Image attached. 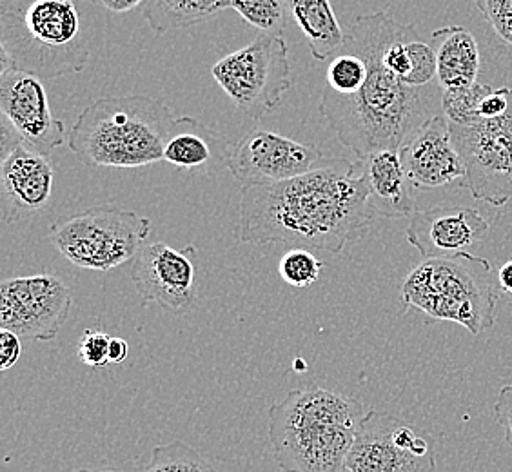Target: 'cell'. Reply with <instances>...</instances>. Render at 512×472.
I'll return each mask as SVG.
<instances>
[{"label": "cell", "mask_w": 512, "mask_h": 472, "mask_svg": "<svg viewBox=\"0 0 512 472\" xmlns=\"http://www.w3.org/2000/svg\"><path fill=\"white\" fill-rule=\"evenodd\" d=\"M375 217L360 160L325 157L306 175L244 187L238 240L338 255Z\"/></svg>", "instance_id": "obj_1"}, {"label": "cell", "mask_w": 512, "mask_h": 472, "mask_svg": "<svg viewBox=\"0 0 512 472\" xmlns=\"http://www.w3.org/2000/svg\"><path fill=\"white\" fill-rule=\"evenodd\" d=\"M391 17L387 11L362 15L345 31V51L365 60L369 73L355 95H338L325 88L320 100V115L333 129L340 144L356 157L376 151H400L405 140L442 108V88H411L384 62V42ZM342 50V51H344Z\"/></svg>", "instance_id": "obj_2"}, {"label": "cell", "mask_w": 512, "mask_h": 472, "mask_svg": "<svg viewBox=\"0 0 512 472\" xmlns=\"http://www.w3.org/2000/svg\"><path fill=\"white\" fill-rule=\"evenodd\" d=\"M364 405L322 387L295 389L267 413L269 442L284 472H342Z\"/></svg>", "instance_id": "obj_3"}, {"label": "cell", "mask_w": 512, "mask_h": 472, "mask_svg": "<svg viewBox=\"0 0 512 472\" xmlns=\"http://www.w3.org/2000/svg\"><path fill=\"white\" fill-rule=\"evenodd\" d=\"M175 122L168 106L146 95L91 102L69 131L71 153L89 168H144L164 160Z\"/></svg>", "instance_id": "obj_4"}, {"label": "cell", "mask_w": 512, "mask_h": 472, "mask_svg": "<svg viewBox=\"0 0 512 472\" xmlns=\"http://www.w3.org/2000/svg\"><path fill=\"white\" fill-rule=\"evenodd\" d=\"M0 26V73L51 80L88 66L89 35L73 0H2Z\"/></svg>", "instance_id": "obj_5"}, {"label": "cell", "mask_w": 512, "mask_h": 472, "mask_svg": "<svg viewBox=\"0 0 512 472\" xmlns=\"http://www.w3.org/2000/svg\"><path fill=\"white\" fill-rule=\"evenodd\" d=\"M402 302L431 320L454 322L471 335H482L494 325L491 264L471 253L424 260L405 278Z\"/></svg>", "instance_id": "obj_6"}, {"label": "cell", "mask_w": 512, "mask_h": 472, "mask_svg": "<svg viewBox=\"0 0 512 472\" xmlns=\"http://www.w3.org/2000/svg\"><path fill=\"white\" fill-rule=\"evenodd\" d=\"M151 233V220L128 209L91 207L51 227L50 238L73 266L111 271L137 258Z\"/></svg>", "instance_id": "obj_7"}, {"label": "cell", "mask_w": 512, "mask_h": 472, "mask_svg": "<svg viewBox=\"0 0 512 472\" xmlns=\"http://www.w3.org/2000/svg\"><path fill=\"white\" fill-rule=\"evenodd\" d=\"M213 79L246 117L273 113L293 88L286 40L260 33L213 66Z\"/></svg>", "instance_id": "obj_8"}, {"label": "cell", "mask_w": 512, "mask_h": 472, "mask_svg": "<svg viewBox=\"0 0 512 472\" xmlns=\"http://www.w3.org/2000/svg\"><path fill=\"white\" fill-rule=\"evenodd\" d=\"M451 126V137L467 169L463 187L471 197L494 207L512 198V89L502 117Z\"/></svg>", "instance_id": "obj_9"}, {"label": "cell", "mask_w": 512, "mask_h": 472, "mask_svg": "<svg viewBox=\"0 0 512 472\" xmlns=\"http://www.w3.org/2000/svg\"><path fill=\"white\" fill-rule=\"evenodd\" d=\"M345 469L349 472H436L434 442L400 418L367 411Z\"/></svg>", "instance_id": "obj_10"}, {"label": "cell", "mask_w": 512, "mask_h": 472, "mask_svg": "<svg viewBox=\"0 0 512 472\" xmlns=\"http://www.w3.org/2000/svg\"><path fill=\"white\" fill-rule=\"evenodd\" d=\"M73 305L69 287L55 275L22 276L0 284V327L26 342H51Z\"/></svg>", "instance_id": "obj_11"}, {"label": "cell", "mask_w": 512, "mask_h": 472, "mask_svg": "<svg viewBox=\"0 0 512 472\" xmlns=\"http://www.w3.org/2000/svg\"><path fill=\"white\" fill-rule=\"evenodd\" d=\"M324 160L313 144L255 128L231 146L227 169L244 187L267 186L306 175Z\"/></svg>", "instance_id": "obj_12"}, {"label": "cell", "mask_w": 512, "mask_h": 472, "mask_svg": "<svg viewBox=\"0 0 512 472\" xmlns=\"http://www.w3.org/2000/svg\"><path fill=\"white\" fill-rule=\"evenodd\" d=\"M197 249H173L164 242L146 244L131 269V280L144 302H155L175 315H184L197 302Z\"/></svg>", "instance_id": "obj_13"}, {"label": "cell", "mask_w": 512, "mask_h": 472, "mask_svg": "<svg viewBox=\"0 0 512 472\" xmlns=\"http://www.w3.org/2000/svg\"><path fill=\"white\" fill-rule=\"evenodd\" d=\"M0 111L28 148L51 155L66 140L64 124L53 117L44 82L19 69L0 73Z\"/></svg>", "instance_id": "obj_14"}, {"label": "cell", "mask_w": 512, "mask_h": 472, "mask_svg": "<svg viewBox=\"0 0 512 472\" xmlns=\"http://www.w3.org/2000/svg\"><path fill=\"white\" fill-rule=\"evenodd\" d=\"M55 186L51 155L20 144L0 158V202L6 224H19L42 213L50 204Z\"/></svg>", "instance_id": "obj_15"}, {"label": "cell", "mask_w": 512, "mask_h": 472, "mask_svg": "<svg viewBox=\"0 0 512 472\" xmlns=\"http://www.w3.org/2000/svg\"><path fill=\"white\" fill-rule=\"evenodd\" d=\"M489 222L474 207L442 206L416 211L405 231L407 242L429 258H451L482 244Z\"/></svg>", "instance_id": "obj_16"}, {"label": "cell", "mask_w": 512, "mask_h": 472, "mask_svg": "<svg viewBox=\"0 0 512 472\" xmlns=\"http://www.w3.org/2000/svg\"><path fill=\"white\" fill-rule=\"evenodd\" d=\"M400 158L414 187H463L467 169L444 115L429 118L400 148Z\"/></svg>", "instance_id": "obj_17"}, {"label": "cell", "mask_w": 512, "mask_h": 472, "mask_svg": "<svg viewBox=\"0 0 512 472\" xmlns=\"http://www.w3.org/2000/svg\"><path fill=\"white\" fill-rule=\"evenodd\" d=\"M231 144L217 129L193 117L175 118L164 146V162L180 171L217 173L227 168Z\"/></svg>", "instance_id": "obj_18"}, {"label": "cell", "mask_w": 512, "mask_h": 472, "mask_svg": "<svg viewBox=\"0 0 512 472\" xmlns=\"http://www.w3.org/2000/svg\"><path fill=\"white\" fill-rule=\"evenodd\" d=\"M360 164L369 191V202L376 217H413L416 213V187L405 171L400 151H376L362 158Z\"/></svg>", "instance_id": "obj_19"}, {"label": "cell", "mask_w": 512, "mask_h": 472, "mask_svg": "<svg viewBox=\"0 0 512 472\" xmlns=\"http://www.w3.org/2000/svg\"><path fill=\"white\" fill-rule=\"evenodd\" d=\"M429 44L436 55V79L440 88H462L478 82L482 59L478 42L471 31L463 26L440 28L433 31Z\"/></svg>", "instance_id": "obj_20"}, {"label": "cell", "mask_w": 512, "mask_h": 472, "mask_svg": "<svg viewBox=\"0 0 512 472\" xmlns=\"http://www.w3.org/2000/svg\"><path fill=\"white\" fill-rule=\"evenodd\" d=\"M289 20L302 31L313 59L327 60L342 53L345 31L336 17L333 0H287Z\"/></svg>", "instance_id": "obj_21"}, {"label": "cell", "mask_w": 512, "mask_h": 472, "mask_svg": "<svg viewBox=\"0 0 512 472\" xmlns=\"http://www.w3.org/2000/svg\"><path fill=\"white\" fill-rule=\"evenodd\" d=\"M233 0H146L144 19L157 35L182 30L229 10Z\"/></svg>", "instance_id": "obj_22"}, {"label": "cell", "mask_w": 512, "mask_h": 472, "mask_svg": "<svg viewBox=\"0 0 512 472\" xmlns=\"http://www.w3.org/2000/svg\"><path fill=\"white\" fill-rule=\"evenodd\" d=\"M231 8L260 33L273 37H282L286 33L289 22L287 0H233Z\"/></svg>", "instance_id": "obj_23"}, {"label": "cell", "mask_w": 512, "mask_h": 472, "mask_svg": "<svg viewBox=\"0 0 512 472\" xmlns=\"http://www.w3.org/2000/svg\"><path fill=\"white\" fill-rule=\"evenodd\" d=\"M494 89L489 84L474 82L462 88L442 89V115L454 126H471L478 120V108Z\"/></svg>", "instance_id": "obj_24"}, {"label": "cell", "mask_w": 512, "mask_h": 472, "mask_svg": "<svg viewBox=\"0 0 512 472\" xmlns=\"http://www.w3.org/2000/svg\"><path fill=\"white\" fill-rule=\"evenodd\" d=\"M142 472H217L197 449L188 443L157 445L151 453V463Z\"/></svg>", "instance_id": "obj_25"}, {"label": "cell", "mask_w": 512, "mask_h": 472, "mask_svg": "<svg viewBox=\"0 0 512 472\" xmlns=\"http://www.w3.org/2000/svg\"><path fill=\"white\" fill-rule=\"evenodd\" d=\"M369 68L365 60L353 51H342L329 62L327 88L338 95H355L367 79Z\"/></svg>", "instance_id": "obj_26"}, {"label": "cell", "mask_w": 512, "mask_h": 472, "mask_svg": "<svg viewBox=\"0 0 512 472\" xmlns=\"http://www.w3.org/2000/svg\"><path fill=\"white\" fill-rule=\"evenodd\" d=\"M322 267L324 262L313 251L304 247H291L286 255L280 258L278 273L289 286L306 289L318 282Z\"/></svg>", "instance_id": "obj_27"}, {"label": "cell", "mask_w": 512, "mask_h": 472, "mask_svg": "<svg viewBox=\"0 0 512 472\" xmlns=\"http://www.w3.org/2000/svg\"><path fill=\"white\" fill-rule=\"evenodd\" d=\"M109 344L111 336L106 335L104 331L97 329H88L79 340V358L80 362L88 365L91 369H102L109 364Z\"/></svg>", "instance_id": "obj_28"}, {"label": "cell", "mask_w": 512, "mask_h": 472, "mask_svg": "<svg viewBox=\"0 0 512 472\" xmlns=\"http://www.w3.org/2000/svg\"><path fill=\"white\" fill-rule=\"evenodd\" d=\"M496 35L512 46V0H473Z\"/></svg>", "instance_id": "obj_29"}, {"label": "cell", "mask_w": 512, "mask_h": 472, "mask_svg": "<svg viewBox=\"0 0 512 472\" xmlns=\"http://www.w3.org/2000/svg\"><path fill=\"white\" fill-rule=\"evenodd\" d=\"M494 418L503 429L505 442L509 443L512 449V384L503 385L500 389L498 400L494 405Z\"/></svg>", "instance_id": "obj_30"}, {"label": "cell", "mask_w": 512, "mask_h": 472, "mask_svg": "<svg viewBox=\"0 0 512 472\" xmlns=\"http://www.w3.org/2000/svg\"><path fill=\"white\" fill-rule=\"evenodd\" d=\"M20 336L15 335L13 331L2 329L0 331V369L8 371L19 362L22 345H20Z\"/></svg>", "instance_id": "obj_31"}, {"label": "cell", "mask_w": 512, "mask_h": 472, "mask_svg": "<svg viewBox=\"0 0 512 472\" xmlns=\"http://www.w3.org/2000/svg\"><path fill=\"white\" fill-rule=\"evenodd\" d=\"M91 4H97L104 10L111 13H128V11L137 10L140 6H144L146 0H89Z\"/></svg>", "instance_id": "obj_32"}, {"label": "cell", "mask_w": 512, "mask_h": 472, "mask_svg": "<svg viewBox=\"0 0 512 472\" xmlns=\"http://www.w3.org/2000/svg\"><path fill=\"white\" fill-rule=\"evenodd\" d=\"M129 354V345L124 338H111L109 364H122Z\"/></svg>", "instance_id": "obj_33"}, {"label": "cell", "mask_w": 512, "mask_h": 472, "mask_svg": "<svg viewBox=\"0 0 512 472\" xmlns=\"http://www.w3.org/2000/svg\"><path fill=\"white\" fill-rule=\"evenodd\" d=\"M498 286L503 293L512 296V260L505 262L500 271H498Z\"/></svg>", "instance_id": "obj_34"}, {"label": "cell", "mask_w": 512, "mask_h": 472, "mask_svg": "<svg viewBox=\"0 0 512 472\" xmlns=\"http://www.w3.org/2000/svg\"><path fill=\"white\" fill-rule=\"evenodd\" d=\"M75 472H120L115 471V469H79V471Z\"/></svg>", "instance_id": "obj_35"}, {"label": "cell", "mask_w": 512, "mask_h": 472, "mask_svg": "<svg viewBox=\"0 0 512 472\" xmlns=\"http://www.w3.org/2000/svg\"><path fill=\"white\" fill-rule=\"evenodd\" d=\"M295 365H296V371H298V373H302V371H304V369H307V364H304V362H302V360H296Z\"/></svg>", "instance_id": "obj_36"}]
</instances>
